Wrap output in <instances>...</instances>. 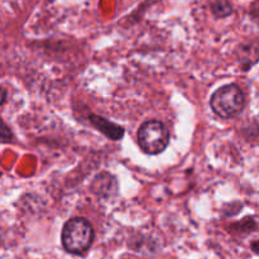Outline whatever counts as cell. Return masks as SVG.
Returning <instances> with one entry per match:
<instances>
[{
	"label": "cell",
	"instance_id": "cell-1",
	"mask_svg": "<svg viewBox=\"0 0 259 259\" xmlns=\"http://www.w3.org/2000/svg\"><path fill=\"white\" fill-rule=\"evenodd\" d=\"M94 228L85 218L76 217L67 220L61 233V242L66 252L75 255L85 254L94 242Z\"/></svg>",
	"mask_w": 259,
	"mask_h": 259
},
{
	"label": "cell",
	"instance_id": "cell-2",
	"mask_svg": "<svg viewBox=\"0 0 259 259\" xmlns=\"http://www.w3.org/2000/svg\"><path fill=\"white\" fill-rule=\"evenodd\" d=\"M210 108L222 119H233L240 115L245 108V95L235 83L218 89L210 98Z\"/></svg>",
	"mask_w": 259,
	"mask_h": 259
},
{
	"label": "cell",
	"instance_id": "cell-3",
	"mask_svg": "<svg viewBox=\"0 0 259 259\" xmlns=\"http://www.w3.org/2000/svg\"><path fill=\"white\" fill-rule=\"evenodd\" d=\"M138 144L142 151L147 154H161L162 152L166 151L169 144V131L162 121L156 120H147L139 126L138 134Z\"/></svg>",
	"mask_w": 259,
	"mask_h": 259
},
{
	"label": "cell",
	"instance_id": "cell-4",
	"mask_svg": "<svg viewBox=\"0 0 259 259\" xmlns=\"http://www.w3.org/2000/svg\"><path fill=\"white\" fill-rule=\"evenodd\" d=\"M89 121H90V124L94 128L98 129L100 133H103L106 138L111 139V141H120L124 137L123 126L108 120V119L104 118V116L91 114V115H89Z\"/></svg>",
	"mask_w": 259,
	"mask_h": 259
},
{
	"label": "cell",
	"instance_id": "cell-5",
	"mask_svg": "<svg viewBox=\"0 0 259 259\" xmlns=\"http://www.w3.org/2000/svg\"><path fill=\"white\" fill-rule=\"evenodd\" d=\"M239 52V61L242 62V67L244 68V71H248V68L252 67L259 61V48H255L254 46H243Z\"/></svg>",
	"mask_w": 259,
	"mask_h": 259
},
{
	"label": "cell",
	"instance_id": "cell-6",
	"mask_svg": "<svg viewBox=\"0 0 259 259\" xmlns=\"http://www.w3.org/2000/svg\"><path fill=\"white\" fill-rule=\"evenodd\" d=\"M116 181L115 177L111 176L109 174H100L99 176H96V179L93 182V191L95 192L99 196H110L111 191L109 189H106V185H110L111 182Z\"/></svg>",
	"mask_w": 259,
	"mask_h": 259
},
{
	"label": "cell",
	"instance_id": "cell-7",
	"mask_svg": "<svg viewBox=\"0 0 259 259\" xmlns=\"http://www.w3.org/2000/svg\"><path fill=\"white\" fill-rule=\"evenodd\" d=\"M212 14L217 18H227L233 13V5L229 0H211L210 2Z\"/></svg>",
	"mask_w": 259,
	"mask_h": 259
},
{
	"label": "cell",
	"instance_id": "cell-8",
	"mask_svg": "<svg viewBox=\"0 0 259 259\" xmlns=\"http://www.w3.org/2000/svg\"><path fill=\"white\" fill-rule=\"evenodd\" d=\"M13 138H14V136H13L12 129L7 125L4 120H2V128H0V141H2V143H10Z\"/></svg>",
	"mask_w": 259,
	"mask_h": 259
},
{
	"label": "cell",
	"instance_id": "cell-9",
	"mask_svg": "<svg viewBox=\"0 0 259 259\" xmlns=\"http://www.w3.org/2000/svg\"><path fill=\"white\" fill-rule=\"evenodd\" d=\"M250 248H252V250L255 253V254L259 255V239L255 240V242H253L252 245H250Z\"/></svg>",
	"mask_w": 259,
	"mask_h": 259
},
{
	"label": "cell",
	"instance_id": "cell-10",
	"mask_svg": "<svg viewBox=\"0 0 259 259\" xmlns=\"http://www.w3.org/2000/svg\"><path fill=\"white\" fill-rule=\"evenodd\" d=\"M5 101H7V90L3 88L2 89V105H4Z\"/></svg>",
	"mask_w": 259,
	"mask_h": 259
},
{
	"label": "cell",
	"instance_id": "cell-11",
	"mask_svg": "<svg viewBox=\"0 0 259 259\" xmlns=\"http://www.w3.org/2000/svg\"><path fill=\"white\" fill-rule=\"evenodd\" d=\"M51 2H53V0H51Z\"/></svg>",
	"mask_w": 259,
	"mask_h": 259
}]
</instances>
